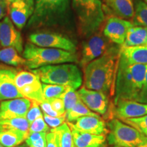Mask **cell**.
<instances>
[{
  "label": "cell",
  "instance_id": "9a60e30c",
  "mask_svg": "<svg viewBox=\"0 0 147 147\" xmlns=\"http://www.w3.org/2000/svg\"><path fill=\"white\" fill-rule=\"evenodd\" d=\"M35 0H16L8 6L10 19L16 28L23 29L32 16L34 10Z\"/></svg>",
  "mask_w": 147,
  "mask_h": 147
},
{
  "label": "cell",
  "instance_id": "74e56055",
  "mask_svg": "<svg viewBox=\"0 0 147 147\" xmlns=\"http://www.w3.org/2000/svg\"><path fill=\"white\" fill-rule=\"evenodd\" d=\"M136 102L147 104V72L145 76L144 84H143L142 89L140 92Z\"/></svg>",
  "mask_w": 147,
  "mask_h": 147
},
{
  "label": "cell",
  "instance_id": "30bf717a",
  "mask_svg": "<svg viewBox=\"0 0 147 147\" xmlns=\"http://www.w3.org/2000/svg\"><path fill=\"white\" fill-rule=\"evenodd\" d=\"M29 42L40 47L58 49L76 53V47L68 38L55 32H38L29 36Z\"/></svg>",
  "mask_w": 147,
  "mask_h": 147
},
{
  "label": "cell",
  "instance_id": "44dd1931",
  "mask_svg": "<svg viewBox=\"0 0 147 147\" xmlns=\"http://www.w3.org/2000/svg\"><path fill=\"white\" fill-rule=\"evenodd\" d=\"M27 134L0 125V144L4 147H16L25 140Z\"/></svg>",
  "mask_w": 147,
  "mask_h": 147
},
{
  "label": "cell",
  "instance_id": "f546056e",
  "mask_svg": "<svg viewBox=\"0 0 147 147\" xmlns=\"http://www.w3.org/2000/svg\"><path fill=\"white\" fill-rule=\"evenodd\" d=\"M47 132L29 133L25 139V143L29 147H47Z\"/></svg>",
  "mask_w": 147,
  "mask_h": 147
},
{
  "label": "cell",
  "instance_id": "4316f807",
  "mask_svg": "<svg viewBox=\"0 0 147 147\" xmlns=\"http://www.w3.org/2000/svg\"><path fill=\"white\" fill-rule=\"evenodd\" d=\"M133 25L147 27V4L142 0H135Z\"/></svg>",
  "mask_w": 147,
  "mask_h": 147
},
{
  "label": "cell",
  "instance_id": "b9f144b4",
  "mask_svg": "<svg viewBox=\"0 0 147 147\" xmlns=\"http://www.w3.org/2000/svg\"><path fill=\"white\" fill-rule=\"evenodd\" d=\"M5 2L7 3V4H8V6H9V5H10L11 3H13L14 1H16V0H5Z\"/></svg>",
  "mask_w": 147,
  "mask_h": 147
},
{
  "label": "cell",
  "instance_id": "7bdbcfd3",
  "mask_svg": "<svg viewBox=\"0 0 147 147\" xmlns=\"http://www.w3.org/2000/svg\"><path fill=\"white\" fill-rule=\"evenodd\" d=\"M16 147H29V146L26 144V143H24V144L18 145V146H16Z\"/></svg>",
  "mask_w": 147,
  "mask_h": 147
},
{
  "label": "cell",
  "instance_id": "3957f363",
  "mask_svg": "<svg viewBox=\"0 0 147 147\" xmlns=\"http://www.w3.org/2000/svg\"><path fill=\"white\" fill-rule=\"evenodd\" d=\"M71 0H35L34 10L27 23V27L60 25L68 16Z\"/></svg>",
  "mask_w": 147,
  "mask_h": 147
},
{
  "label": "cell",
  "instance_id": "2e32d148",
  "mask_svg": "<svg viewBox=\"0 0 147 147\" xmlns=\"http://www.w3.org/2000/svg\"><path fill=\"white\" fill-rule=\"evenodd\" d=\"M32 101L25 97L1 101L0 104V121L26 117Z\"/></svg>",
  "mask_w": 147,
  "mask_h": 147
},
{
  "label": "cell",
  "instance_id": "484cf974",
  "mask_svg": "<svg viewBox=\"0 0 147 147\" xmlns=\"http://www.w3.org/2000/svg\"><path fill=\"white\" fill-rule=\"evenodd\" d=\"M84 116H93L96 117H101L98 114L89 110L82 101L77 103L71 109L65 112V119L67 123H72L76 119Z\"/></svg>",
  "mask_w": 147,
  "mask_h": 147
},
{
  "label": "cell",
  "instance_id": "d6986e66",
  "mask_svg": "<svg viewBox=\"0 0 147 147\" xmlns=\"http://www.w3.org/2000/svg\"><path fill=\"white\" fill-rule=\"evenodd\" d=\"M119 60L128 65H147V45L120 47Z\"/></svg>",
  "mask_w": 147,
  "mask_h": 147
},
{
  "label": "cell",
  "instance_id": "e0dca14e",
  "mask_svg": "<svg viewBox=\"0 0 147 147\" xmlns=\"http://www.w3.org/2000/svg\"><path fill=\"white\" fill-rule=\"evenodd\" d=\"M70 129L95 135H107L108 129L102 117L84 116L72 123H67Z\"/></svg>",
  "mask_w": 147,
  "mask_h": 147
},
{
  "label": "cell",
  "instance_id": "f6af8a7d",
  "mask_svg": "<svg viewBox=\"0 0 147 147\" xmlns=\"http://www.w3.org/2000/svg\"><path fill=\"white\" fill-rule=\"evenodd\" d=\"M144 2H145V3H146V4H147V0H144Z\"/></svg>",
  "mask_w": 147,
  "mask_h": 147
},
{
  "label": "cell",
  "instance_id": "83f0119b",
  "mask_svg": "<svg viewBox=\"0 0 147 147\" xmlns=\"http://www.w3.org/2000/svg\"><path fill=\"white\" fill-rule=\"evenodd\" d=\"M69 87L42 83V90L45 100L53 98H61Z\"/></svg>",
  "mask_w": 147,
  "mask_h": 147
},
{
  "label": "cell",
  "instance_id": "8d00e7d4",
  "mask_svg": "<svg viewBox=\"0 0 147 147\" xmlns=\"http://www.w3.org/2000/svg\"><path fill=\"white\" fill-rule=\"evenodd\" d=\"M50 102L51 106L53 109L57 112L58 113L61 115H64L65 114V106H64L63 101L61 98H53L48 100Z\"/></svg>",
  "mask_w": 147,
  "mask_h": 147
},
{
  "label": "cell",
  "instance_id": "d590c367",
  "mask_svg": "<svg viewBox=\"0 0 147 147\" xmlns=\"http://www.w3.org/2000/svg\"><path fill=\"white\" fill-rule=\"evenodd\" d=\"M40 107L43 111V113L47 114V115L51 116V117H59V116L63 115L58 113L57 112L53 109L50 102L48 100H45L42 103H40Z\"/></svg>",
  "mask_w": 147,
  "mask_h": 147
},
{
  "label": "cell",
  "instance_id": "52a82bcc",
  "mask_svg": "<svg viewBox=\"0 0 147 147\" xmlns=\"http://www.w3.org/2000/svg\"><path fill=\"white\" fill-rule=\"evenodd\" d=\"M108 126L109 131L107 140L111 146L136 147L147 140V137L138 130L117 119H111Z\"/></svg>",
  "mask_w": 147,
  "mask_h": 147
},
{
  "label": "cell",
  "instance_id": "8992f818",
  "mask_svg": "<svg viewBox=\"0 0 147 147\" xmlns=\"http://www.w3.org/2000/svg\"><path fill=\"white\" fill-rule=\"evenodd\" d=\"M32 71L39 77L42 83L66 86L76 90L82 83L81 71L71 63L46 65Z\"/></svg>",
  "mask_w": 147,
  "mask_h": 147
},
{
  "label": "cell",
  "instance_id": "bcb514c9",
  "mask_svg": "<svg viewBox=\"0 0 147 147\" xmlns=\"http://www.w3.org/2000/svg\"><path fill=\"white\" fill-rule=\"evenodd\" d=\"M112 147H121V146H113Z\"/></svg>",
  "mask_w": 147,
  "mask_h": 147
},
{
  "label": "cell",
  "instance_id": "4fadbf2b",
  "mask_svg": "<svg viewBox=\"0 0 147 147\" xmlns=\"http://www.w3.org/2000/svg\"><path fill=\"white\" fill-rule=\"evenodd\" d=\"M0 45L2 47L15 49L20 54L23 51L21 34L8 16L0 21Z\"/></svg>",
  "mask_w": 147,
  "mask_h": 147
},
{
  "label": "cell",
  "instance_id": "f1b7e54d",
  "mask_svg": "<svg viewBox=\"0 0 147 147\" xmlns=\"http://www.w3.org/2000/svg\"><path fill=\"white\" fill-rule=\"evenodd\" d=\"M0 125L19 130L27 135L29 134V126H30L26 117H17V118L0 121Z\"/></svg>",
  "mask_w": 147,
  "mask_h": 147
},
{
  "label": "cell",
  "instance_id": "ab89813d",
  "mask_svg": "<svg viewBox=\"0 0 147 147\" xmlns=\"http://www.w3.org/2000/svg\"><path fill=\"white\" fill-rule=\"evenodd\" d=\"M8 11V5L5 0H0V21L6 16Z\"/></svg>",
  "mask_w": 147,
  "mask_h": 147
},
{
  "label": "cell",
  "instance_id": "f35d334b",
  "mask_svg": "<svg viewBox=\"0 0 147 147\" xmlns=\"http://www.w3.org/2000/svg\"><path fill=\"white\" fill-rule=\"evenodd\" d=\"M47 147H57L56 144V140H55V134L52 131L48 132L47 134Z\"/></svg>",
  "mask_w": 147,
  "mask_h": 147
},
{
  "label": "cell",
  "instance_id": "ac0fdd59",
  "mask_svg": "<svg viewBox=\"0 0 147 147\" xmlns=\"http://www.w3.org/2000/svg\"><path fill=\"white\" fill-rule=\"evenodd\" d=\"M147 115V104L134 100H120L115 104V115L119 119L138 118Z\"/></svg>",
  "mask_w": 147,
  "mask_h": 147
},
{
  "label": "cell",
  "instance_id": "1f68e13d",
  "mask_svg": "<svg viewBox=\"0 0 147 147\" xmlns=\"http://www.w3.org/2000/svg\"><path fill=\"white\" fill-rule=\"evenodd\" d=\"M129 125L133 127L147 137V115L138 118L127 119L123 120Z\"/></svg>",
  "mask_w": 147,
  "mask_h": 147
},
{
  "label": "cell",
  "instance_id": "d4e9b609",
  "mask_svg": "<svg viewBox=\"0 0 147 147\" xmlns=\"http://www.w3.org/2000/svg\"><path fill=\"white\" fill-rule=\"evenodd\" d=\"M14 48L4 47L0 50V61L8 65L17 67L26 65V60Z\"/></svg>",
  "mask_w": 147,
  "mask_h": 147
},
{
  "label": "cell",
  "instance_id": "7c38bea8",
  "mask_svg": "<svg viewBox=\"0 0 147 147\" xmlns=\"http://www.w3.org/2000/svg\"><path fill=\"white\" fill-rule=\"evenodd\" d=\"M18 72L14 67L0 64V101L23 97L15 84Z\"/></svg>",
  "mask_w": 147,
  "mask_h": 147
},
{
  "label": "cell",
  "instance_id": "7402d4cb",
  "mask_svg": "<svg viewBox=\"0 0 147 147\" xmlns=\"http://www.w3.org/2000/svg\"><path fill=\"white\" fill-rule=\"evenodd\" d=\"M147 45V27L134 25L127 34L123 45L120 47Z\"/></svg>",
  "mask_w": 147,
  "mask_h": 147
},
{
  "label": "cell",
  "instance_id": "7dc6e473",
  "mask_svg": "<svg viewBox=\"0 0 147 147\" xmlns=\"http://www.w3.org/2000/svg\"><path fill=\"white\" fill-rule=\"evenodd\" d=\"M0 147H4V146H2V145H1V144H0Z\"/></svg>",
  "mask_w": 147,
  "mask_h": 147
},
{
  "label": "cell",
  "instance_id": "60d3db41",
  "mask_svg": "<svg viewBox=\"0 0 147 147\" xmlns=\"http://www.w3.org/2000/svg\"><path fill=\"white\" fill-rule=\"evenodd\" d=\"M136 147H147V140L144 141L142 143H141L140 144H139L138 146Z\"/></svg>",
  "mask_w": 147,
  "mask_h": 147
},
{
  "label": "cell",
  "instance_id": "836d02e7",
  "mask_svg": "<svg viewBox=\"0 0 147 147\" xmlns=\"http://www.w3.org/2000/svg\"><path fill=\"white\" fill-rule=\"evenodd\" d=\"M41 110L40 108V104L36 102H32V105L30 106L26 115V119L28 121L29 125L32 123L37 118L42 116Z\"/></svg>",
  "mask_w": 147,
  "mask_h": 147
},
{
  "label": "cell",
  "instance_id": "277c9868",
  "mask_svg": "<svg viewBox=\"0 0 147 147\" xmlns=\"http://www.w3.org/2000/svg\"><path fill=\"white\" fill-rule=\"evenodd\" d=\"M22 55L26 60L25 66L30 69L46 65L78 61L76 53L62 49L38 47L29 42L25 44Z\"/></svg>",
  "mask_w": 147,
  "mask_h": 147
},
{
  "label": "cell",
  "instance_id": "9c48e42d",
  "mask_svg": "<svg viewBox=\"0 0 147 147\" xmlns=\"http://www.w3.org/2000/svg\"><path fill=\"white\" fill-rule=\"evenodd\" d=\"M15 84L18 91L25 98L39 104L45 100L41 80L32 71H18L15 78Z\"/></svg>",
  "mask_w": 147,
  "mask_h": 147
},
{
  "label": "cell",
  "instance_id": "d6a6232c",
  "mask_svg": "<svg viewBox=\"0 0 147 147\" xmlns=\"http://www.w3.org/2000/svg\"><path fill=\"white\" fill-rule=\"evenodd\" d=\"M50 131L49 127L44 119L43 115L37 118L29 126V133L35 132H47Z\"/></svg>",
  "mask_w": 147,
  "mask_h": 147
},
{
  "label": "cell",
  "instance_id": "ba28073f",
  "mask_svg": "<svg viewBox=\"0 0 147 147\" xmlns=\"http://www.w3.org/2000/svg\"><path fill=\"white\" fill-rule=\"evenodd\" d=\"M77 92L80 100L89 110L104 116L107 119H114L115 105L110 102L108 95L102 92L86 89L84 87Z\"/></svg>",
  "mask_w": 147,
  "mask_h": 147
},
{
  "label": "cell",
  "instance_id": "ffe728a7",
  "mask_svg": "<svg viewBox=\"0 0 147 147\" xmlns=\"http://www.w3.org/2000/svg\"><path fill=\"white\" fill-rule=\"evenodd\" d=\"M74 147H105L106 135H95L71 129Z\"/></svg>",
  "mask_w": 147,
  "mask_h": 147
},
{
  "label": "cell",
  "instance_id": "e575fe53",
  "mask_svg": "<svg viewBox=\"0 0 147 147\" xmlns=\"http://www.w3.org/2000/svg\"><path fill=\"white\" fill-rule=\"evenodd\" d=\"M43 117L48 125L52 128H56L61 125L66 120L65 114L59 117H51L47 114L43 113Z\"/></svg>",
  "mask_w": 147,
  "mask_h": 147
},
{
  "label": "cell",
  "instance_id": "ee69618b",
  "mask_svg": "<svg viewBox=\"0 0 147 147\" xmlns=\"http://www.w3.org/2000/svg\"><path fill=\"white\" fill-rule=\"evenodd\" d=\"M111 1H112V0H106V2H107L108 4V3H109Z\"/></svg>",
  "mask_w": 147,
  "mask_h": 147
},
{
  "label": "cell",
  "instance_id": "4dcf8cb0",
  "mask_svg": "<svg viewBox=\"0 0 147 147\" xmlns=\"http://www.w3.org/2000/svg\"><path fill=\"white\" fill-rule=\"evenodd\" d=\"M61 99H62V100L63 101L65 112L71 109L77 103L81 101L78 92L76 91V89L71 87L67 88Z\"/></svg>",
  "mask_w": 147,
  "mask_h": 147
},
{
  "label": "cell",
  "instance_id": "5bb4252c",
  "mask_svg": "<svg viewBox=\"0 0 147 147\" xmlns=\"http://www.w3.org/2000/svg\"><path fill=\"white\" fill-rule=\"evenodd\" d=\"M133 23L119 17H111L108 19L104 29V35L110 42L119 45H123L127 34Z\"/></svg>",
  "mask_w": 147,
  "mask_h": 147
},
{
  "label": "cell",
  "instance_id": "7a4b0ae2",
  "mask_svg": "<svg viewBox=\"0 0 147 147\" xmlns=\"http://www.w3.org/2000/svg\"><path fill=\"white\" fill-rule=\"evenodd\" d=\"M146 72V65H128L119 60L115 82V105L120 100H137Z\"/></svg>",
  "mask_w": 147,
  "mask_h": 147
},
{
  "label": "cell",
  "instance_id": "5b68a950",
  "mask_svg": "<svg viewBox=\"0 0 147 147\" xmlns=\"http://www.w3.org/2000/svg\"><path fill=\"white\" fill-rule=\"evenodd\" d=\"M76 14L78 30L81 36L89 38L100 29L104 21L102 0H71Z\"/></svg>",
  "mask_w": 147,
  "mask_h": 147
},
{
  "label": "cell",
  "instance_id": "603a6c76",
  "mask_svg": "<svg viewBox=\"0 0 147 147\" xmlns=\"http://www.w3.org/2000/svg\"><path fill=\"white\" fill-rule=\"evenodd\" d=\"M55 134L57 147H74L71 129L68 124L64 123L61 125L50 130Z\"/></svg>",
  "mask_w": 147,
  "mask_h": 147
},
{
  "label": "cell",
  "instance_id": "cb8c5ba5",
  "mask_svg": "<svg viewBox=\"0 0 147 147\" xmlns=\"http://www.w3.org/2000/svg\"><path fill=\"white\" fill-rule=\"evenodd\" d=\"M108 5L121 18L129 19L134 17V3L133 0H112Z\"/></svg>",
  "mask_w": 147,
  "mask_h": 147
},
{
  "label": "cell",
  "instance_id": "8fae6325",
  "mask_svg": "<svg viewBox=\"0 0 147 147\" xmlns=\"http://www.w3.org/2000/svg\"><path fill=\"white\" fill-rule=\"evenodd\" d=\"M108 40L101 34H95L83 42L79 64L84 68L88 63L100 57L110 49Z\"/></svg>",
  "mask_w": 147,
  "mask_h": 147
},
{
  "label": "cell",
  "instance_id": "6da1fadb",
  "mask_svg": "<svg viewBox=\"0 0 147 147\" xmlns=\"http://www.w3.org/2000/svg\"><path fill=\"white\" fill-rule=\"evenodd\" d=\"M120 47L110 48L104 55L84 67V87L100 91L108 96L115 93V82L118 69Z\"/></svg>",
  "mask_w": 147,
  "mask_h": 147
}]
</instances>
